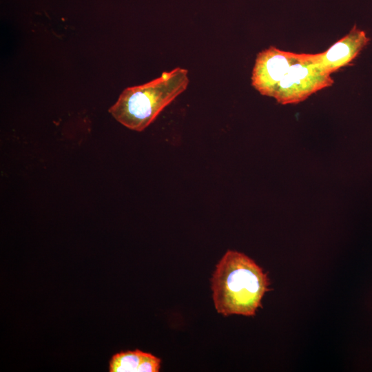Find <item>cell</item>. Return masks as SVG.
I'll use <instances>...</instances> for the list:
<instances>
[{
  "label": "cell",
  "instance_id": "cell-4",
  "mask_svg": "<svg viewBox=\"0 0 372 372\" xmlns=\"http://www.w3.org/2000/svg\"><path fill=\"white\" fill-rule=\"evenodd\" d=\"M369 39L356 25L327 50L316 53L322 67L330 74L349 65L368 44Z\"/></svg>",
  "mask_w": 372,
  "mask_h": 372
},
{
  "label": "cell",
  "instance_id": "cell-2",
  "mask_svg": "<svg viewBox=\"0 0 372 372\" xmlns=\"http://www.w3.org/2000/svg\"><path fill=\"white\" fill-rule=\"evenodd\" d=\"M270 282L254 260L236 251L228 250L217 264L211 278L213 300L218 313L225 316H254Z\"/></svg>",
  "mask_w": 372,
  "mask_h": 372
},
{
  "label": "cell",
  "instance_id": "cell-5",
  "mask_svg": "<svg viewBox=\"0 0 372 372\" xmlns=\"http://www.w3.org/2000/svg\"><path fill=\"white\" fill-rule=\"evenodd\" d=\"M161 360L138 349L114 354L110 361V372H158Z\"/></svg>",
  "mask_w": 372,
  "mask_h": 372
},
{
  "label": "cell",
  "instance_id": "cell-1",
  "mask_svg": "<svg viewBox=\"0 0 372 372\" xmlns=\"http://www.w3.org/2000/svg\"><path fill=\"white\" fill-rule=\"evenodd\" d=\"M251 79L260 94L282 105L304 101L333 83L317 54L296 53L275 46L257 54Z\"/></svg>",
  "mask_w": 372,
  "mask_h": 372
},
{
  "label": "cell",
  "instance_id": "cell-3",
  "mask_svg": "<svg viewBox=\"0 0 372 372\" xmlns=\"http://www.w3.org/2000/svg\"><path fill=\"white\" fill-rule=\"evenodd\" d=\"M188 83L186 69L163 72L148 83L125 89L109 112L125 127L141 132L187 89Z\"/></svg>",
  "mask_w": 372,
  "mask_h": 372
}]
</instances>
